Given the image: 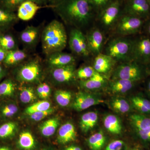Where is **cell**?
I'll return each instance as SVG.
<instances>
[{"instance_id":"obj_1","label":"cell","mask_w":150,"mask_h":150,"mask_svg":"<svg viewBox=\"0 0 150 150\" xmlns=\"http://www.w3.org/2000/svg\"><path fill=\"white\" fill-rule=\"evenodd\" d=\"M53 7L66 23L80 30L88 25L96 16L88 0H61Z\"/></svg>"},{"instance_id":"obj_2","label":"cell","mask_w":150,"mask_h":150,"mask_svg":"<svg viewBox=\"0 0 150 150\" xmlns=\"http://www.w3.org/2000/svg\"><path fill=\"white\" fill-rule=\"evenodd\" d=\"M43 51L47 55L62 51L67 46V35L64 25L53 20L45 28L41 36Z\"/></svg>"},{"instance_id":"obj_3","label":"cell","mask_w":150,"mask_h":150,"mask_svg":"<svg viewBox=\"0 0 150 150\" xmlns=\"http://www.w3.org/2000/svg\"><path fill=\"white\" fill-rule=\"evenodd\" d=\"M122 14V0H114L96 16L97 27L104 34L112 32Z\"/></svg>"},{"instance_id":"obj_4","label":"cell","mask_w":150,"mask_h":150,"mask_svg":"<svg viewBox=\"0 0 150 150\" xmlns=\"http://www.w3.org/2000/svg\"><path fill=\"white\" fill-rule=\"evenodd\" d=\"M133 40L125 37L118 36L108 41L103 54L111 57L115 62L132 61Z\"/></svg>"},{"instance_id":"obj_5","label":"cell","mask_w":150,"mask_h":150,"mask_svg":"<svg viewBox=\"0 0 150 150\" xmlns=\"http://www.w3.org/2000/svg\"><path fill=\"white\" fill-rule=\"evenodd\" d=\"M144 20L137 17L122 14L118 19L112 32L121 37L133 35L139 32Z\"/></svg>"},{"instance_id":"obj_6","label":"cell","mask_w":150,"mask_h":150,"mask_svg":"<svg viewBox=\"0 0 150 150\" xmlns=\"http://www.w3.org/2000/svg\"><path fill=\"white\" fill-rule=\"evenodd\" d=\"M121 63L115 69L113 74L114 79H120L137 82L143 77L144 73L142 64L133 60Z\"/></svg>"},{"instance_id":"obj_7","label":"cell","mask_w":150,"mask_h":150,"mask_svg":"<svg viewBox=\"0 0 150 150\" xmlns=\"http://www.w3.org/2000/svg\"><path fill=\"white\" fill-rule=\"evenodd\" d=\"M122 13L146 20L150 18V4L148 0H122Z\"/></svg>"},{"instance_id":"obj_8","label":"cell","mask_w":150,"mask_h":150,"mask_svg":"<svg viewBox=\"0 0 150 150\" xmlns=\"http://www.w3.org/2000/svg\"><path fill=\"white\" fill-rule=\"evenodd\" d=\"M133 40L132 60L140 64L150 63V38L143 36Z\"/></svg>"},{"instance_id":"obj_9","label":"cell","mask_w":150,"mask_h":150,"mask_svg":"<svg viewBox=\"0 0 150 150\" xmlns=\"http://www.w3.org/2000/svg\"><path fill=\"white\" fill-rule=\"evenodd\" d=\"M69 45L71 50L78 56L88 57L90 54L86 35L80 29L74 28L71 31Z\"/></svg>"},{"instance_id":"obj_10","label":"cell","mask_w":150,"mask_h":150,"mask_svg":"<svg viewBox=\"0 0 150 150\" xmlns=\"http://www.w3.org/2000/svg\"><path fill=\"white\" fill-rule=\"evenodd\" d=\"M90 54L93 56L102 53L105 41L104 33L98 27L92 28L86 35Z\"/></svg>"},{"instance_id":"obj_11","label":"cell","mask_w":150,"mask_h":150,"mask_svg":"<svg viewBox=\"0 0 150 150\" xmlns=\"http://www.w3.org/2000/svg\"><path fill=\"white\" fill-rule=\"evenodd\" d=\"M103 102V100L96 96L85 92L80 91L75 97L72 107L77 111H80Z\"/></svg>"},{"instance_id":"obj_12","label":"cell","mask_w":150,"mask_h":150,"mask_svg":"<svg viewBox=\"0 0 150 150\" xmlns=\"http://www.w3.org/2000/svg\"><path fill=\"white\" fill-rule=\"evenodd\" d=\"M40 65L35 61H33L23 66L19 70L18 77L24 82H33L37 80L40 74Z\"/></svg>"},{"instance_id":"obj_13","label":"cell","mask_w":150,"mask_h":150,"mask_svg":"<svg viewBox=\"0 0 150 150\" xmlns=\"http://www.w3.org/2000/svg\"><path fill=\"white\" fill-rule=\"evenodd\" d=\"M45 6L39 5L31 1H26L22 3L17 9L18 18L23 21H28L33 18L38 11Z\"/></svg>"},{"instance_id":"obj_14","label":"cell","mask_w":150,"mask_h":150,"mask_svg":"<svg viewBox=\"0 0 150 150\" xmlns=\"http://www.w3.org/2000/svg\"><path fill=\"white\" fill-rule=\"evenodd\" d=\"M115 62L110 56L102 53L95 56L93 67L97 72L106 74L111 71Z\"/></svg>"},{"instance_id":"obj_15","label":"cell","mask_w":150,"mask_h":150,"mask_svg":"<svg viewBox=\"0 0 150 150\" xmlns=\"http://www.w3.org/2000/svg\"><path fill=\"white\" fill-rule=\"evenodd\" d=\"M52 75L55 81L58 82L64 83L71 81L76 76L74 64L54 68Z\"/></svg>"},{"instance_id":"obj_16","label":"cell","mask_w":150,"mask_h":150,"mask_svg":"<svg viewBox=\"0 0 150 150\" xmlns=\"http://www.w3.org/2000/svg\"><path fill=\"white\" fill-rule=\"evenodd\" d=\"M75 61L74 57L72 55L62 51L48 55V64L54 68L73 64Z\"/></svg>"},{"instance_id":"obj_17","label":"cell","mask_w":150,"mask_h":150,"mask_svg":"<svg viewBox=\"0 0 150 150\" xmlns=\"http://www.w3.org/2000/svg\"><path fill=\"white\" fill-rule=\"evenodd\" d=\"M76 137V132L74 126L70 122L62 125L58 131V141L62 144L74 142Z\"/></svg>"},{"instance_id":"obj_18","label":"cell","mask_w":150,"mask_h":150,"mask_svg":"<svg viewBox=\"0 0 150 150\" xmlns=\"http://www.w3.org/2000/svg\"><path fill=\"white\" fill-rule=\"evenodd\" d=\"M39 35V30L37 27L28 26L22 31L20 37L25 45L32 46L37 42Z\"/></svg>"},{"instance_id":"obj_19","label":"cell","mask_w":150,"mask_h":150,"mask_svg":"<svg viewBox=\"0 0 150 150\" xmlns=\"http://www.w3.org/2000/svg\"><path fill=\"white\" fill-rule=\"evenodd\" d=\"M98 114L96 111L86 112L81 117L80 126L84 133H87L93 129L98 121Z\"/></svg>"},{"instance_id":"obj_20","label":"cell","mask_w":150,"mask_h":150,"mask_svg":"<svg viewBox=\"0 0 150 150\" xmlns=\"http://www.w3.org/2000/svg\"><path fill=\"white\" fill-rule=\"evenodd\" d=\"M105 83V79L103 76L97 72L89 79L81 80L80 82L82 87L91 90L101 88Z\"/></svg>"},{"instance_id":"obj_21","label":"cell","mask_w":150,"mask_h":150,"mask_svg":"<svg viewBox=\"0 0 150 150\" xmlns=\"http://www.w3.org/2000/svg\"><path fill=\"white\" fill-rule=\"evenodd\" d=\"M17 16L13 11L0 7V31L8 29L16 22Z\"/></svg>"},{"instance_id":"obj_22","label":"cell","mask_w":150,"mask_h":150,"mask_svg":"<svg viewBox=\"0 0 150 150\" xmlns=\"http://www.w3.org/2000/svg\"><path fill=\"white\" fill-rule=\"evenodd\" d=\"M103 124L105 129L111 134L118 135L122 132L121 121L116 115L108 114L105 116Z\"/></svg>"},{"instance_id":"obj_23","label":"cell","mask_w":150,"mask_h":150,"mask_svg":"<svg viewBox=\"0 0 150 150\" xmlns=\"http://www.w3.org/2000/svg\"><path fill=\"white\" fill-rule=\"evenodd\" d=\"M136 82L117 79L110 82L109 84L110 90L115 93H123L129 91L134 87Z\"/></svg>"},{"instance_id":"obj_24","label":"cell","mask_w":150,"mask_h":150,"mask_svg":"<svg viewBox=\"0 0 150 150\" xmlns=\"http://www.w3.org/2000/svg\"><path fill=\"white\" fill-rule=\"evenodd\" d=\"M106 142L104 133L100 131L93 134L87 140L90 149L91 150H101Z\"/></svg>"},{"instance_id":"obj_25","label":"cell","mask_w":150,"mask_h":150,"mask_svg":"<svg viewBox=\"0 0 150 150\" xmlns=\"http://www.w3.org/2000/svg\"><path fill=\"white\" fill-rule=\"evenodd\" d=\"M130 120L136 131L144 130L150 126V118L142 114H133L130 116Z\"/></svg>"},{"instance_id":"obj_26","label":"cell","mask_w":150,"mask_h":150,"mask_svg":"<svg viewBox=\"0 0 150 150\" xmlns=\"http://www.w3.org/2000/svg\"><path fill=\"white\" fill-rule=\"evenodd\" d=\"M26 57V54L24 51L15 49L8 51L3 62L8 66H12L23 61Z\"/></svg>"},{"instance_id":"obj_27","label":"cell","mask_w":150,"mask_h":150,"mask_svg":"<svg viewBox=\"0 0 150 150\" xmlns=\"http://www.w3.org/2000/svg\"><path fill=\"white\" fill-rule=\"evenodd\" d=\"M59 124V120L57 118H53L44 122L40 126V131L42 135L49 137L54 135Z\"/></svg>"},{"instance_id":"obj_28","label":"cell","mask_w":150,"mask_h":150,"mask_svg":"<svg viewBox=\"0 0 150 150\" xmlns=\"http://www.w3.org/2000/svg\"><path fill=\"white\" fill-rule=\"evenodd\" d=\"M133 106L141 113H150V100L139 96L133 97L131 99Z\"/></svg>"},{"instance_id":"obj_29","label":"cell","mask_w":150,"mask_h":150,"mask_svg":"<svg viewBox=\"0 0 150 150\" xmlns=\"http://www.w3.org/2000/svg\"><path fill=\"white\" fill-rule=\"evenodd\" d=\"M18 144L22 149L31 150L35 147V140L30 133L27 131L23 132L20 135Z\"/></svg>"},{"instance_id":"obj_30","label":"cell","mask_w":150,"mask_h":150,"mask_svg":"<svg viewBox=\"0 0 150 150\" xmlns=\"http://www.w3.org/2000/svg\"><path fill=\"white\" fill-rule=\"evenodd\" d=\"M0 47L7 52L16 49V42L14 38L11 34H1Z\"/></svg>"},{"instance_id":"obj_31","label":"cell","mask_w":150,"mask_h":150,"mask_svg":"<svg viewBox=\"0 0 150 150\" xmlns=\"http://www.w3.org/2000/svg\"><path fill=\"white\" fill-rule=\"evenodd\" d=\"M110 105L115 111L122 113L129 112L131 109L129 103L126 99L120 98H113L111 100Z\"/></svg>"},{"instance_id":"obj_32","label":"cell","mask_w":150,"mask_h":150,"mask_svg":"<svg viewBox=\"0 0 150 150\" xmlns=\"http://www.w3.org/2000/svg\"><path fill=\"white\" fill-rule=\"evenodd\" d=\"M55 98L57 103L62 107L68 106L72 99L71 93L67 91L59 90L55 93Z\"/></svg>"},{"instance_id":"obj_33","label":"cell","mask_w":150,"mask_h":150,"mask_svg":"<svg viewBox=\"0 0 150 150\" xmlns=\"http://www.w3.org/2000/svg\"><path fill=\"white\" fill-rule=\"evenodd\" d=\"M51 108V103L46 100L38 101L28 107L25 113L29 115L34 112L48 110Z\"/></svg>"},{"instance_id":"obj_34","label":"cell","mask_w":150,"mask_h":150,"mask_svg":"<svg viewBox=\"0 0 150 150\" xmlns=\"http://www.w3.org/2000/svg\"><path fill=\"white\" fill-rule=\"evenodd\" d=\"M16 125L13 122H8L0 126V138L4 139L11 137L15 132Z\"/></svg>"},{"instance_id":"obj_35","label":"cell","mask_w":150,"mask_h":150,"mask_svg":"<svg viewBox=\"0 0 150 150\" xmlns=\"http://www.w3.org/2000/svg\"><path fill=\"white\" fill-rule=\"evenodd\" d=\"M15 90V85L10 79H7L0 83V96H11Z\"/></svg>"},{"instance_id":"obj_36","label":"cell","mask_w":150,"mask_h":150,"mask_svg":"<svg viewBox=\"0 0 150 150\" xmlns=\"http://www.w3.org/2000/svg\"><path fill=\"white\" fill-rule=\"evenodd\" d=\"M20 98L21 102L24 103L33 102L36 99L34 90L31 87L23 89L21 92Z\"/></svg>"},{"instance_id":"obj_37","label":"cell","mask_w":150,"mask_h":150,"mask_svg":"<svg viewBox=\"0 0 150 150\" xmlns=\"http://www.w3.org/2000/svg\"><path fill=\"white\" fill-rule=\"evenodd\" d=\"M96 72L93 66H86L78 70L76 76L81 80H84L91 77Z\"/></svg>"},{"instance_id":"obj_38","label":"cell","mask_w":150,"mask_h":150,"mask_svg":"<svg viewBox=\"0 0 150 150\" xmlns=\"http://www.w3.org/2000/svg\"><path fill=\"white\" fill-rule=\"evenodd\" d=\"M96 16L114 0H88Z\"/></svg>"},{"instance_id":"obj_39","label":"cell","mask_w":150,"mask_h":150,"mask_svg":"<svg viewBox=\"0 0 150 150\" xmlns=\"http://www.w3.org/2000/svg\"><path fill=\"white\" fill-rule=\"evenodd\" d=\"M27 0H2V4L3 7L13 11L18 8L20 6Z\"/></svg>"},{"instance_id":"obj_40","label":"cell","mask_w":150,"mask_h":150,"mask_svg":"<svg viewBox=\"0 0 150 150\" xmlns=\"http://www.w3.org/2000/svg\"><path fill=\"white\" fill-rule=\"evenodd\" d=\"M53 108H50L48 110L34 112L29 115L30 118L36 121H39L43 120L48 115H51L54 112Z\"/></svg>"},{"instance_id":"obj_41","label":"cell","mask_w":150,"mask_h":150,"mask_svg":"<svg viewBox=\"0 0 150 150\" xmlns=\"http://www.w3.org/2000/svg\"><path fill=\"white\" fill-rule=\"evenodd\" d=\"M105 150H127V146L123 141L115 140L108 144Z\"/></svg>"},{"instance_id":"obj_42","label":"cell","mask_w":150,"mask_h":150,"mask_svg":"<svg viewBox=\"0 0 150 150\" xmlns=\"http://www.w3.org/2000/svg\"><path fill=\"white\" fill-rule=\"evenodd\" d=\"M18 110L17 106L15 105L11 104L6 105L2 110V114L4 117H11L13 116Z\"/></svg>"},{"instance_id":"obj_43","label":"cell","mask_w":150,"mask_h":150,"mask_svg":"<svg viewBox=\"0 0 150 150\" xmlns=\"http://www.w3.org/2000/svg\"><path fill=\"white\" fill-rule=\"evenodd\" d=\"M137 135L144 142H150V126L142 130L137 131Z\"/></svg>"},{"instance_id":"obj_44","label":"cell","mask_w":150,"mask_h":150,"mask_svg":"<svg viewBox=\"0 0 150 150\" xmlns=\"http://www.w3.org/2000/svg\"><path fill=\"white\" fill-rule=\"evenodd\" d=\"M41 85L43 87V91L46 96V98H47L51 93V88H50V86L46 83H42Z\"/></svg>"},{"instance_id":"obj_45","label":"cell","mask_w":150,"mask_h":150,"mask_svg":"<svg viewBox=\"0 0 150 150\" xmlns=\"http://www.w3.org/2000/svg\"><path fill=\"white\" fill-rule=\"evenodd\" d=\"M37 92L38 96L40 98H43V99H46V97L44 93L43 87H42V85L40 84L38 86L37 88Z\"/></svg>"},{"instance_id":"obj_46","label":"cell","mask_w":150,"mask_h":150,"mask_svg":"<svg viewBox=\"0 0 150 150\" xmlns=\"http://www.w3.org/2000/svg\"><path fill=\"white\" fill-rule=\"evenodd\" d=\"M7 51L0 47V62H4L5 59Z\"/></svg>"},{"instance_id":"obj_47","label":"cell","mask_w":150,"mask_h":150,"mask_svg":"<svg viewBox=\"0 0 150 150\" xmlns=\"http://www.w3.org/2000/svg\"><path fill=\"white\" fill-rule=\"evenodd\" d=\"M27 1H31L36 3L39 5L42 6L46 5L49 0H27Z\"/></svg>"},{"instance_id":"obj_48","label":"cell","mask_w":150,"mask_h":150,"mask_svg":"<svg viewBox=\"0 0 150 150\" xmlns=\"http://www.w3.org/2000/svg\"><path fill=\"white\" fill-rule=\"evenodd\" d=\"M148 20H148L147 23H146V29L148 34L150 35V18Z\"/></svg>"},{"instance_id":"obj_49","label":"cell","mask_w":150,"mask_h":150,"mask_svg":"<svg viewBox=\"0 0 150 150\" xmlns=\"http://www.w3.org/2000/svg\"><path fill=\"white\" fill-rule=\"evenodd\" d=\"M4 70L1 66L0 65V80L4 76Z\"/></svg>"},{"instance_id":"obj_50","label":"cell","mask_w":150,"mask_h":150,"mask_svg":"<svg viewBox=\"0 0 150 150\" xmlns=\"http://www.w3.org/2000/svg\"><path fill=\"white\" fill-rule=\"evenodd\" d=\"M147 88V92L148 94H149V96L150 97V78L149 80V81H148V82Z\"/></svg>"},{"instance_id":"obj_51","label":"cell","mask_w":150,"mask_h":150,"mask_svg":"<svg viewBox=\"0 0 150 150\" xmlns=\"http://www.w3.org/2000/svg\"><path fill=\"white\" fill-rule=\"evenodd\" d=\"M0 150H11L9 148L6 146L0 147Z\"/></svg>"},{"instance_id":"obj_52","label":"cell","mask_w":150,"mask_h":150,"mask_svg":"<svg viewBox=\"0 0 150 150\" xmlns=\"http://www.w3.org/2000/svg\"><path fill=\"white\" fill-rule=\"evenodd\" d=\"M52 1L54 2V3H55V4H56V3L59 2L61 0H52Z\"/></svg>"},{"instance_id":"obj_53","label":"cell","mask_w":150,"mask_h":150,"mask_svg":"<svg viewBox=\"0 0 150 150\" xmlns=\"http://www.w3.org/2000/svg\"><path fill=\"white\" fill-rule=\"evenodd\" d=\"M64 150H72V149H70V148L69 147H68V148H66V149H65Z\"/></svg>"},{"instance_id":"obj_54","label":"cell","mask_w":150,"mask_h":150,"mask_svg":"<svg viewBox=\"0 0 150 150\" xmlns=\"http://www.w3.org/2000/svg\"><path fill=\"white\" fill-rule=\"evenodd\" d=\"M131 150H139L138 149H132Z\"/></svg>"},{"instance_id":"obj_55","label":"cell","mask_w":150,"mask_h":150,"mask_svg":"<svg viewBox=\"0 0 150 150\" xmlns=\"http://www.w3.org/2000/svg\"><path fill=\"white\" fill-rule=\"evenodd\" d=\"M149 68L150 73V63L149 64Z\"/></svg>"},{"instance_id":"obj_56","label":"cell","mask_w":150,"mask_h":150,"mask_svg":"<svg viewBox=\"0 0 150 150\" xmlns=\"http://www.w3.org/2000/svg\"><path fill=\"white\" fill-rule=\"evenodd\" d=\"M148 1H149V3L150 4V0H148Z\"/></svg>"},{"instance_id":"obj_57","label":"cell","mask_w":150,"mask_h":150,"mask_svg":"<svg viewBox=\"0 0 150 150\" xmlns=\"http://www.w3.org/2000/svg\"><path fill=\"white\" fill-rule=\"evenodd\" d=\"M45 150V149H44V150Z\"/></svg>"}]
</instances>
